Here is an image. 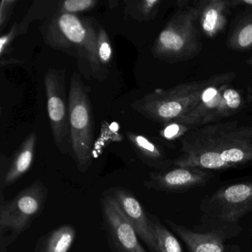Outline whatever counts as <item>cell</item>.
Here are the masks:
<instances>
[{"mask_svg": "<svg viewBox=\"0 0 252 252\" xmlns=\"http://www.w3.org/2000/svg\"><path fill=\"white\" fill-rule=\"evenodd\" d=\"M76 237V230L73 225H60L39 239L34 252H68Z\"/></svg>", "mask_w": 252, "mask_h": 252, "instance_id": "obj_11", "label": "cell"}, {"mask_svg": "<svg viewBox=\"0 0 252 252\" xmlns=\"http://www.w3.org/2000/svg\"><path fill=\"white\" fill-rule=\"evenodd\" d=\"M204 172L178 168L162 173H150V179L144 182L146 188L169 193H182L206 184Z\"/></svg>", "mask_w": 252, "mask_h": 252, "instance_id": "obj_8", "label": "cell"}, {"mask_svg": "<svg viewBox=\"0 0 252 252\" xmlns=\"http://www.w3.org/2000/svg\"><path fill=\"white\" fill-rule=\"evenodd\" d=\"M0 252H8V246H9L8 240L3 236L0 237Z\"/></svg>", "mask_w": 252, "mask_h": 252, "instance_id": "obj_26", "label": "cell"}, {"mask_svg": "<svg viewBox=\"0 0 252 252\" xmlns=\"http://www.w3.org/2000/svg\"><path fill=\"white\" fill-rule=\"evenodd\" d=\"M43 38L51 48L85 62L94 73L101 71L95 20L57 12L44 29Z\"/></svg>", "mask_w": 252, "mask_h": 252, "instance_id": "obj_1", "label": "cell"}, {"mask_svg": "<svg viewBox=\"0 0 252 252\" xmlns=\"http://www.w3.org/2000/svg\"><path fill=\"white\" fill-rule=\"evenodd\" d=\"M158 0H129L125 2V14L138 22L150 18Z\"/></svg>", "mask_w": 252, "mask_h": 252, "instance_id": "obj_14", "label": "cell"}, {"mask_svg": "<svg viewBox=\"0 0 252 252\" xmlns=\"http://www.w3.org/2000/svg\"><path fill=\"white\" fill-rule=\"evenodd\" d=\"M21 34V31H20L19 24H14L8 33L1 36V39H0V54H1V57L6 54L7 51L11 46L15 38L18 36L19 35Z\"/></svg>", "mask_w": 252, "mask_h": 252, "instance_id": "obj_18", "label": "cell"}, {"mask_svg": "<svg viewBox=\"0 0 252 252\" xmlns=\"http://www.w3.org/2000/svg\"><path fill=\"white\" fill-rule=\"evenodd\" d=\"M47 108L54 143L63 154L70 153V115L64 70L50 68L45 75Z\"/></svg>", "mask_w": 252, "mask_h": 252, "instance_id": "obj_4", "label": "cell"}, {"mask_svg": "<svg viewBox=\"0 0 252 252\" xmlns=\"http://www.w3.org/2000/svg\"><path fill=\"white\" fill-rule=\"evenodd\" d=\"M217 20H218V13L215 10H210L206 14V19L203 22V29L206 32H212L215 29V24H216Z\"/></svg>", "mask_w": 252, "mask_h": 252, "instance_id": "obj_23", "label": "cell"}, {"mask_svg": "<svg viewBox=\"0 0 252 252\" xmlns=\"http://www.w3.org/2000/svg\"><path fill=\"white\" fill-rule=\"evenodd\" d=\"M158 42L162 48L170 51H179L184 45L182 38L170 30L161 32L159 36Z\"/></svg>", "mask_w": 252, "mask_h": 252, "instance_id": "obj_17", "label": "cell"}, {"mask_svg": "<svg viewBox=\"0 0 252 252\" xmlns=\"http://www.w3.org/2000/svg\"><path fill=\"white\" fill-rule=\"evenodd\" d=\"M97 56L100 67H107L113 60V51L111 41L105 29L96 22Z\"/></svg>", "mask_w": 252, "mask_h": 252, "instance_id": "obj_15", "label": "cell"}, {"mask_svg": "<svg viewBox=\"0 0 252 252\" xmlns=\"http://www.w3.org/2000/svg\"><path fill=\"white\" fill-rule=\"evenodd\" d=\"M224 98L231 108H237L240 104V95L234 90H227L224 93Z\"/></svg>", "mask_w": 252, "mask_h": 252, "instance_id": "obj_21", "label": "cell"}, {"mask_svg": "<svg viewBox=\"0 0 252 252\" xmlns=\"http://www.w3.org/2000/svg\"><path fill=\"white\" fill-rule=\"evenodd\" d=\"M37 143V134L32 132L22 143L11 159L1 160L0 190L11 187L23 178L32 167Z\"/></svg>", "mask_w": 252, "mask_h": 252, "instance_id": "obj_9", "label": "cell"}, {"mask_svg": "<svg viewBox=\"0 0 252 252\" xmlns=\"http://www.w3.org/2000/svg\"><path fill=\"white\" fill-rule=\"evenodd\" d=\"M98 3L95 0H65L60 2L58 12L77 15L79 13L91 11Z\"/></svg>", "mask_w": 252, "mask_h": 252, "instance_id": "obj_16", "label": "cell"}, {"mask_svg": "<svg viewBox=\"0 0 252 252\" xmlns=\"http://www.w3.org/2000/svg\"><path fill=\"white\" fill-rule=\"evenodd\" d=\"M150 218L157 243V252H183L179 241L173 234L156 216L150 215Z\"/></svg>", "mask_w": 252, "mask_h": 252, "instance_id": "obj_13", "label": "cell"}, {"mask_svg": "<svg viewBox=\"0 0 252 252\" xmlns=\"http://www.w3.org/2000/svg\"><path fill=\"white\" fill-rule=\"evenodd\" d=\"M70 156L80 172L92 163L94 125L88 89L77 73H73L68 93Z\"/></svg>", "mask_w": 252, "mask_h": 252, "instance_id": "obj_2", "label": "cell"}, {"mask_svg": "<svg viewBox=\"0 0 252 252\" xmlns=\"http://www.w3.org/2000/svg\"><path fill=\"white\" fill-rule=\"evenodd\" d=\"M218 215L235 222L252 209V183H238L222 187L212 196Z\"/></svg>", "mask_w": 252, "mask_h": 252, "instance_id": "obj_7", "label": "cell"}, {"mask_svg": "<svg viewBox=\"0 0 252 252\" xmlns=\"http://www.w3.org/2000/svg\"><path fill=\"white\" fill-rule=\"evenodd\" d=\"M221 158L225 163V166H228L229 163H240L245 160V153L243 150L238 148H231L223 150L222 153H219Z\"/></svg>", "mask_w": 252, "mask_h": 252, "instance_id": "obj_20", "label": "cell"}, {"mask_svg": "<svg viewBox=\"0 0 252 252\" xmlns=\"http://www.w3.org/2000/svg\"><path fill=\"white\" fill-rule=\"evenodd\" d=\"M239 43L242 47H246L252 43V25L246 26L240 32Z\"/></svg>", "mask_w": 252, "mask_h": 252, "instance_id": "obj_22", "label": "cell"}, {"mask_svg": "<svg viewBox=\"0 0 252 252\" xmlns=\"http://www.w3.org/2000/svg\"><path fill=\"white\" fill-rule=\"evenodd\" d=\"M166 222L188 246L190 252H225L223 241L216 232H194L169 220Z\"/></svg>", "mask_w": 252, "mask_h": 252, "instance_id": "obj_10", "label": "cell"}, {"mask_svg": "<svg viewBox=\"0 0 252 252\" xmlns=\"http://www.w3.org/2000/svg\"><path fill=\"white\" fill-rule=\"evenodd\" d=\"M48 189L42 181H33L10 200L0 199V234L9 244L26 231L43 212Z\"/></svg>", "mask_w": 252, "mask_h": 252, "instance_id": "obj_3", "label": "cell"}, {"mask_svg": "<svg viewBox=\"0 0 252 252\" xmlns=\"http://www.w3.org/2000/svg\"><path fill=\"white\" fill-rule=\"evenodd\" d=\"M178 131H179V126L174 124V125H169L164 129L163 135L166 138H171L175 136L178 134Z\"/></svg>", "mask_w": 252, "mask_h": 252, "instance_id": "obj_24", "label": "cell"}, {"mask_svg": "<svg viewBox=\"0 0 252 252\" xmlns=\"http://www.w3.org/2000/svg\"><path fill=\"white\" fill-rule=\"evenodd\" d=\"M245 2H246V3L252 4V0H250V1H249V0H245Z\"/></svg>", "mask_w": 252, "mask_h": 252, "instance_id": "obj_27", "label": "cell"}, {"mask_svg": "<svg viewBox=\"0 0 252 252\" xmlns=\"http://www.w3.org/2000/svg\"><path fill=\"white\" fill-rule=\"evenodd\" d=\"M217 94L216 90L214 88H208L203 95V100L205 102H209Z\"/></svg>", "mask_w": 252, "mask_h": 252, "instance_id": "obj_25", "label": "cell"}, {"mask_svg": "<svg viewBox=\"0 0 252 252\" xmlns=\"http://www.w3.org/2000/svg\"><path fill=\"white\" fill-rule=\"evenodd\" d=\"M111 197L122 215L132 225L139 237L152 251L157 252V243L150 215L136 196L123 187H112L104 191Z\"/></svg>", "mask_w": 252, "mask_h": 252, "instance_id": "obj_6", "label": "cell"}, {"mask_svg": "<svg viewBox=\"0 0 252 252\" xmlns=\"http://www.w3.org/2000/svg\"><path fill=\"white\" fill-rule=\"evenodd\" d=\"M103 224L107 243L113 252H147L135 228L105 192L101 197Z\"/></svg>", "mask_w": 252, "mask_h": 252, "instance_id": "obj_5", "label": "cell"}, {"mask_svg": "<svg viewBox=\"0 0 252 252\" xmlns=\"http://www.w3.org/2000/svg\"><path fill=\"white\" fill-rule=\"evenodd\" d=\"M17 0H2L0 4V28L3 30L5 25L11 18Z\"/></svg>", "mask_w": 252, "mask_h": 252, "instance_id": "obj_19", "label": "cell"}, {"mask_svg": "<svg viewBox=\"0 0 252 252\" xmlns=\"http://www.w3.org/2000/svg\"><path fill=\"white\" fill-rule=\"evenodd\" d=\"M126 137L138 158L150 166H156L160 154L155 144L144 135L138 133L128 132Z\"/></svg>", "mask_w": 252, "mask_h": 252, "instance_id": "obj_12", "label": "cell"}]
</instances>
